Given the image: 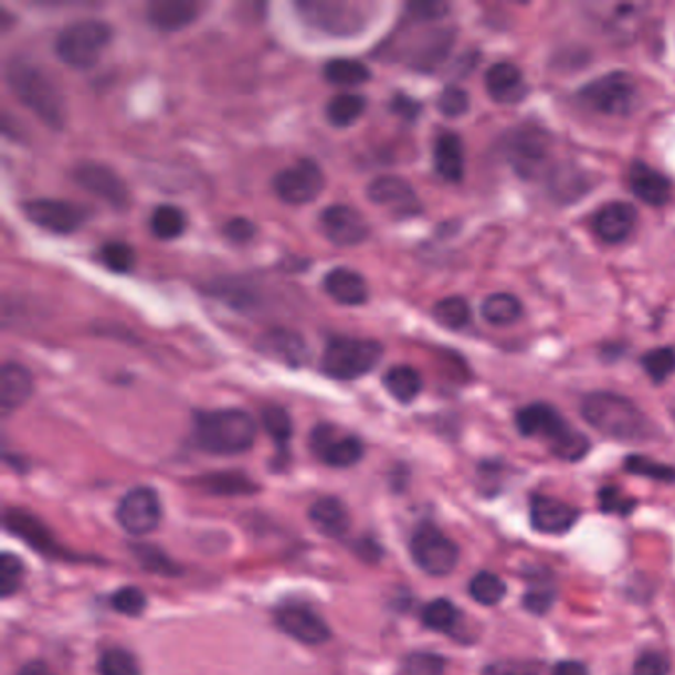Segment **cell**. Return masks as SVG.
<instances>
[{
  "label": "cell",
  "mask_w": 675,
  "mask_h": 675,
  "mask_svg": "<svg viewBox=\"0 0 675 675\" xmlns=\"http://www.w3.org/2000/svg\"><path fill=\"white\" fill-rule=\"evenodd\" d=\"M515 424L524 436L547 442L552 454L565 462H579L590 450L589 437L572 429L551 404L532 402L517 412Z\"/></svg>",
  "instance_id": "cell-3"
},
{
  "label": "cell",
  "mask_w": 675,
  "mask_h": 675,
  "mask_svg": "<svg viewBox=\"0 0 675 675\" xmlns=\"http://www.w3.org/2000/svg\"><path fill=\"white\" fill-rule=\"evenodd\" d=\"M580 102L597 114L626 117L637 104V86L624 72H612L590 82L579 92Z\"/></svg>",
  "instance_id": "cell-9"
},
{
  "label": "cell",
  "mask_w": 675,
  "mask_h": 675,
  "mask_svg": "<svg viewBox=\"0 0 675 675\" xmlns=\"http://www.w3.org/2000/svg\"><path fill=\"white\" fill-rule=\"evenodd\" d=\"M7 84L20 104L39 115L44 124L62 129L66 124V104L56 82L24 57H12L7 64Z\"/></svg>",
  "instance_id": "cell-2"
},
{
  "label": "cell",
  "mask_w": 675,
  "mask_h": 675,
  "mask_svg": "<svg viewBox=\"0 0 675 675\" xmlns=\"http://www.w3.org/2000/svg\"><path fill=\"white\" fill-rule=\"evenodd\" d=\"M324 76L334 86H361L369 82L371 70L352 57H334L325 64Z\"/></svg>",
  "instance_id": "cell-31"
},
{
  "label": "cell",
  "mask_w": 675,
  "mask_h": 675,
  "mask_svg": "<svg viewBox=\"0 0 675 675\" xmlns=\"http://www.w3.org/2000/svg\"><path fill=\"white\" fill-rule=\"evenodd\" d=\"M529 514L532 529L547 535L571 531L580 517L577 507L551 495H532Z\"/></svg>",
  "instance_id": "cell-18"
},
{
  "label": "cell",
  "mask_w": 675,
  "mask_h": 675,
  "mask_svg": "<svg viewBox=\"0 0 675 675\" xmlns=\"http://www.w3.org/2000/svg\"><path fill=\"white\" fill-rule=\"evenodd\" d=\"M307 27L329 36H355L367 24L365 9L355 2L342 0H302L295 4Z\"/></svg>",
  "instance_id": "cell-8"
},
{
  "label": "cell",
  "mask_w": 675,
  "mask_h": 675,
  "mask_svg": "<svg viewBox=\"0 0 675 675\" xmlns=\"http://www.w3.org/2000/svg\"><path fill=\"white\" fill-rule=\"evenodd\" d=\"M642 367L647 372V377L654 382H664L675 372V349L674 347H660L652 349L642 357Z\"/></svg>",
  "instance_id": "cell-38"
},
{
  "label": "cell",
  "mask_w": 675,
  "mask_h": 675,
  "mask_svg": "<svg viewBox=\"0 0 675 675\" xmlns=\"http://www.w3.org/2000/svg\"><path fill=\"white\" fill-rule=\"evenodd\" d=\"M309 519L327 537H342L351 527L347 507L335 497L317 499L309 509Z\"/></svg>",
  "instance_id": "cell-28"
},
{
  "label": "cell",
  "mask_w": 675,
  "mask_h": 675,
  "mask_svg": "<svg viewBox=\"0 0 675 675\" xmlns=\"http://www.w3.org/2000/svg\"><path fill=\"white\" fill-rule=\"evenodd\" d=\"M462 622V614L457 610L454 602H450L446 599H436L429 602L424 609H422V624L440 632V634H454Z\"/></svg>",
  "instance_id": "cell-32"
},
{
  "label": "cell",
  "mask_w": 675,
  "mask_h": 675,
  "mask_svg": "<svg viewBox=\"0 0 675 675\" xmlns=\"http://www.w3.org/2000/svg\"><path fill=\"white\" fill-rule=\"evenodd\" d=\"M551 675H589V669L580 662L567 660V662H559L557 666L552 667Z\"/></svg>",
  "instance_id": "cell-52"
},
{
  "label": "cell",
  "mask_w": 675,
  "mask_h": 675,
  "mask_svg": "<svg viewBox=\"0 0 675 675\" xmlns=\"http://www.w3.org/2000/svg\"><path fill=\"white\" fill-rule=\"evenodd\" d=\"M200 4L192 0H151L145 7L147 20L155 29L179 30L199 17Z\"/></svg>",
  "instance_id": "cell-25"
},
{
  "label": "cell",
  "mask_w": 675,
  "mask_h": 675,
  "mask_svg": "<svg viewBox=\"0 0 675 675\" xmlns=\"http://www.w3.org/2000/svg\"><path fill=\"white\" fill-rule=\"evenodd\" d=\"M117 521L131 535H147L161 524V502L151 487H134L117 505Z\"/></svg>",
  "instance_id": "cell-13"
},
{
  "label": "cell",
  "mask_w": 675,
  "mask_h": 675,
  "mask_svg": "<svg viewBox=\"0 0 675 675\" xmlns=\"http://www.w3.org/2000/svg\"><path fill=\"white\" fill-rule=\"evenodd\" d=\"M382 359V345L375 339L337 335L325 345L321 369L337 381H355L371 372Z\"/></svg>",
  "instance_id": "cell-5"
},
{
  "label": "cell",
  "mask_w": 675,
  "mask_h": 675,
  "mask_svg": "<svg viewBox=\"0 0 675 675\" xmlns=\"http://www.w3.org/2000/svg\"><path fill=\"white\" fill-rule=\"evenodd\" d=\"M112 607L115 612L125 614V616H139L144 614L145 607H147V597L141 589L137 587H125L114 592L112 597Z\"/></svg>",
  "instance_id": "cell-43"
},
{
  "label": "cell",
  "mask_w": 675,
  "mask_h": 675,
  "mask_svg": "<svg viewBox=\"0 0 675 675\" xmlns=\"http://www.w3.org/2000/svg\"><path fill=\"white\" fill-rule=\"evenodd\" d=\"M437 109L446 117H460L470 109V96L462 87L447 86L437 97Z\"/></svg>",
  "instance_id": "cell-45"
},
{
  "label": "cell",
  "mask_w": 675,
  "mask_h": 675,
  "mask_svg": "<svg viewBox=\"0 0 675 675\" xmlns=\"http://www.w3.org/2000/svg\"><path fill=\"white\" fill-rule=\"evenodd\" d=\"M446 660L437 654H412L404 662V675H442Z\"/></svg>",
  "instance_id": "cell-44"
},
{
  "label": "cell",
  "mask_w": 675,
  "mask_h": 675,
  "mask_svg": "<svg viewBox=\"0 0 675 675\" xmlns=\"http://www.w3.org/2000/svg\"><path fill=\"white\" fill-rule=\"evenodd\" d=\"M432 315H434V319H436L437 324L442 325V327H446V329H454V331L464 329V327L472 321V309H470V304H467L464 297H457V295L440 299V302L434 305Z\"/></svg>",
  "instance_id": "cell-34"
},
{
  "label": "cell",
  "mask_w": 675,
  "mask_h": 675,
  "mask_svg": "<svg viewBox=\"0 0 675 675\" xmlns=\"http://www.w3.org/2000/svg\"><path fill=\"white\" fill-rule=\"evenodd\" d=\"M637 212L627 202H610L594 212L592 230L607 244L626 242L636 229Z\"/></svg>",
  "instance_id": "cell-19"
},
{
  "label": "cell",
  "mask_w": 675,
  "mask_h": 675,
  "mask_svg": "<svg viewBox=\"0 0 675 675\" xmlns=\"http://www.w3.org/2000/svg\"><path fill=\"white\" fill-rule=\"evenodd\" d=\"M22 210L32 224L54 234H72L86 222V210L67 200H29L22 204Z\"/></svg>",
  "instance_id": "cell-12"
},
{
  "label": "cell",
  "mask_w": 675,
  "mask_h": 675,
  "mask_svg": "<svg viewBox=\"0 0 675 675\" xmlns=\"http://www.w3.org/2000/svg\"><path fill=\"white\" fill-rule=\"evenodd\" d=\"M524 315V305L514 294H492L482 304V317L487 324L505 327L511 325Z\"/></svg>",
  "instance_id": "cell-30"
},
{
  "label": "cell",
  "mask_w": 675,
  "mask_h": 675,
  "mask_svg": "<svg viewBox=\"0 0 675 675\" xmlns=\"http://www.w3.org/2000/svg\"><path fill=\"white\" fill-rule=\"evenodd\" d=\"M262 422H264L267 434L274 437L277 446H287V442L292 437V419H289L287 410L272 404L262 412Z\"/></svg>",
  "instance_id": "cell-41"
},
{
  "label": "cell",
  "mask_w": 675,
  "mask_h": 675,
  "mask_svg": "<svg viewBox=\"0 0 675 675\" xmlns=\"http://www.w3.org/2000/svg\"><path fill=\"white\" fill-rule=\"evenodd\" d=\"M485 89L497 104L514 105L524 102L529 86L519 67L511 62H497L485 72Z\"/></svg>",
  "instance_id": "cell-20"
},
{
  "label": "cell",
  "mask_w": 675,
  "mask_h": 675,
  "mask_svg": "<svg viewBox=\"0 0 675 675\" xmlns=\"http://www.w3.org/2000/svg\"><path fill=\"white\" fill-rule=\"evenodd\" d=\"M580 414L592 429L619 442H646L656 436V426L644 410L616 392H592L584 397Z\"/></svg>",
  "instance_id": "cell-1"
},
{
  "label": "cell",
  "mask_w": 675,
  "mask_h": 675,
  "mask_svg": "<svg viewBox=\"0 0 675 675\" xmlns=\"http://www.w3.org/2000/svg\"><path fill=\"white\" fill-rule=\"evenodd\" d=\"M276 624L284 634L307 646H319L331 637L327 622L304 604H286L277 609Z\"/></svg>",
  "instance_id": "cell-16"
},
{
  "label": "cell",
  "mask_w": 675,
  "mask_h": 675,
  "mask_svg": "<svg viewBox=\"0 0 675 675\" xmlns=\"http://www.w3.org/2000/svg\"><path fill=\"white\" fill-rule=\"evenodd\" d=\"M34 381L29 369L19 362H4L0 371V412L9 416L32 397Z\"/></svg>",
  "instance_id": "cell-24"
},
{
  "label": "cell",
  "mask_w": 675,
  "mask_h": 675,
  "mask_svg": "<svg viewBox=\"0 0 675 675\" xmlns=\"http://www.w3.org/2000/svg\"><path fill=\"white\" fill-rule=\"evenodd\" d=\"M624 467H626V472L634 474V476L650 477V479L667 482V484L675 482V467L660 464L656 460H650L646 456L626 457Z\"/></svg>",
  "instance_id": "cell-40"
},
{
  "label": "cell",
  "mask_w": 675,
  "mask_h": 675,
  "mask_svg": "<svg viewBox=\"0 0 675 675\" xmlns=\"http://www.w3.org/2000/svg\"><path fill=\"white\" fill-rule=\"evenodd\" d=\"M324 287L327 294L334 297L337 304L361 305L369 297L367 282L361 274L349 267H335L324 280Z\"/></svg>",
  "instance_id": "cell-27"
},
{
  "label": "cell",
  "mask_w": 675,
  "mask_h": 675,
  "mask_svg": "<svg viewBox=\"0 0 675 675\" xmlns=\"http://www.w3.org/2000/svg\"><path fill=\"white\" fill-rule=\"evenodd\" d=\"M197 446L217 456L242 454L256 442V422L240 409L209 410L194 419Z\"/></svg>",
  "instance_id": "cell-4"
},
{
  "label": "cell",
  "mask_w": 675,
  "mask_h": 675,
  "mask_svg": "<svg viewBox=\"0 0 675 675\" xmlns=\"http://www.w3.org/2000/svg\"><path fill=\"white\" fill-rule=\"evenodd\" d=\"M392 109L397 112V114L404 115V117H416L419 115L420 105L416 102H412L409 97L399 96L394 97V102H392Z\"/></svg>",
  "instance_id": "cell-53"
},
{
  "label": "cell",
  "mask_w": 675,
  "mask_h": 675,
  "mask_svg": "<svg viewBox=\"0 0 675 675\" xmlns=\"http://www.w3.org/2000/svg\"><path fill=\"white\" fill-rule=\"evenodd\" d=\"M600 507H602V511H607V514L630 515L632 514V509L636 507V502L622 494L619 487L609 485V487H604V489L600 492Z\"/></svg>",
  "instance_id": "cell-48"
},
{
  "label": "cell",
  "mask_w": 675,
  "mask_h": 675,
  "mask_svg": "<svg viewBox=\"0 0 675 675\" xmlns=\"http://www.w3.org/2000/svg\"><path fill=\"white\" fill-rule=\"evenodd\" d=\"M409 10L414 19L434 20L442 19L446 14L447 4H442V2H414V4H409Z\"/></svg>",
  "instance_id": "cell-51"
},
{
  "label": "cell",
  "mask_w": 675,
  "mask_h": 675,
  "mask_svg": "<svg viewBox=\"0 0 675 675\" xmlns=\"http://www.w3.org/2000/svg\"><path fill=\"white\" fill-rule=\"evenodd\" d=\"M367 102L359 94H339L327 104V119L335 127H349L365 114Z\"/></svg>",
  "instance_id": "cell-35"
},
{
  "label": "cell",
  "mask_w": 675,
  "mask_h": 675,
  "mask_svg": "<svg viewBox=\"0 0 675 675\" xmlns=\"http://www.w3.org/2000/svg\"><path fill=\"white\" fill-rule=\"evenodd\" d=\"M505 161L511 165L515 175L525 181H539L551 177V139L539 127L524 125L505 137Z\"/></svg>",
  "instance_id": "cell-7"
},
{
  "label": "cell",
  "mask_w": 675,
  "mask_h": 675,
  "mask_svg": "<svg viewBox=\"0 0 675 675\" xmlns=\"http://www.w3.org/2000/svg\"><path fill=\"white\" fill-rule=\"evenodd\" d=\"M97 260L115 274H127L135 266L134 247L125 242H107L99 247Z\"/></svg>",
  "instance_id": "cell-37"
},
{
  "label": "cell",
  "mask_w": 675,
  "mask_h": 675,
  "mask_svg": "<svg viewBox=\"0 0 675 675\" xmlns=\"http://www.w3.org/2000/svg\"><path fill=\"white\" fill-rule=\"evenodd\" d=\"M309 444H312L315 456L331 467L355 466L365 454V447L359 437L352 434H341L331 424L315 426Z\"/></svg>",
  "instance_id": "cell-14"
},
{
  "label": "cell",
  "mask_w": 675,
  "mask_h": 675,
  "mask_svg": "<svg viewBox=\"0 0 675 675\" xmlns=\"http://www.w3.org/2000/svg\"><path fill=\"white\" fill-rule=\"evenodd\" d=\"M22 579H24V567H22L19 557H14L10 552H2V557H0V594L4 599L12 597L22 587Z\"/></svg>",
  "instance_id": "cell-42"
},
{
  "label": "cell",
  "mask_w": 675,
  "mask_h": 675,
  "mask_svg": "<svg viewBox=\"0 0 675 675\" xmlns=\"http://www.w3.org/2000/svg\"><path fill=\"white\" fill-rule=\"evenodd\" d=\"M149 226H151V232L157 239H179L187 229V217L179 207L161 204V207L152 210Z\"/></svg>",
  "instance_id": "cell-33"
},
{
  "label": "cell",
  "mask_w": 675,
  "mask_h": 675,
  "mask_svg": "<svg viewBox=\"0 0 675 675\" xmlns=\"http://www.w3.org/2000/svg\"><path fill=\"white\" fill-rule=\"evenodd\" d=\"M505 594H507L505 580L494 572H477L476 577L470 582V597L482 607L499 604L505 599Z\"/></svg>",
  "instance_id": "cell-36"
},
{
  "label": "cell",
  "mask_w": 675,
  "mask_h": 675,
  "mask_svg": "<svg viewBox=\"0 0 675 675\" xmlns=\"http://www.w3.org/2000/svg\"><path fill=\"white\" fill-rule=\"evenodd\" d=\"M99 675H141L139 664L134 654H129L124 647H112L104 652L97 664Z\"/></svg>",
  "instance_id": "cell-39"
},
{
  "label": "cell",
  "mask_w": 675,
  "mask_h": 675,
  "mask_svg": "<svg viewBox=\"0 0 675 675\" xmlns=\"http://www.w3.org/2000/svg\"><path fill=\"white\" fill-rule=\"evenodd\" d=\"M319 229L337 246H355L369 236V222L347 204H331L319 214Z\"/></svg>",
  "instance_id": "cell-15"
},
{
  "label": "cell",
  "mask_w": 675,
  "mask_h": 675,
  "mask_svg": "<svg viewBox=\"0 0 675 675\" xmlns=\"http://www.w3.org/2000/svg\"><path fill=\"white\" fill-rule=\"evenodd\" d=\"M204 487H209L214 494H246L252 492L254 485L244 476L236 474H219V476L207 477Z\"/></svg>",
  "instance_id": "cell-47"
},
{
  "label": "cell",
  "mask_w": 675,
  "mask_h": 675,
  "mask_svg": "<svg viewBox=\"0 0 675 675\" xmlns=\"http://www.w3.org/2000/svg\"><path fill=\"white\" fill-rule=\"evenodd\" d=\"M627 184L637 199L650 207H664L672 199V182L646 162H634L627 171Z\"/></svg>",
  "instance_id": "cell-23"
},
{
  "label": "cell",
  "mask_w": 675,
  "mask_h": 675,
  "mask_svg": "<svg viewBox=\"0 0 675 675\" xmlns=\"http://www.w3.org/2000/svg\"><path fill=\"white\" fill-rule=\"evenodd\" d=\"M367 197L399 214H416L420 210L419 197L409 182L400 177H379L367 187Z\"/></svg>",
  "instance_id": "cell-22"
},
{
  "label": "cell",
  "mask_w": 675,
  "mask_h": 675,
  "mask_svg": "<svg viewBox=\"0 0 675 675\" xmlns=\"http://www.w3.org/2000/svg\"><path fill=\"white\" fill-rule=\"evenodd\" d=\"M434 167L437 175L447 182H460L466 172L464 144L456 134L446 131L437 135L434 144Z\"/></svg>",
  "instance_id": "cell-26"
},
{
  "label": "cell",
  "mask_w": 675,
  "mask_h": 675,
  "mask_svg": "<svg viewBox=\"0 0 675 675\" xmlns=\"http://www.w3.org/2000/svg\"><path fill=\"white\" fill-rule=\"evenodd\" d=\"M410 555L426 574L446 577L456 569L460 549L436 525L424 524L412 535Z\"/></svg>",
  "instance_id": "cell-10"
},
{
  "label": "cell",
  "mask_w": 675,
  "mask_h": 675,
  "mask_svg": "<svg viewBox=\"0 0 675 675\" xmlns=\"http://www.w3.org/2000/svg\"><path fill=\"white\" fill-rule=\"evenodd\" d=\"M112 40V29L104 20L84 19L67 24L57 34L56 54L66 66L87 70L96 66Z\"/></svg>",
  "instance_id": "cell-6"
},
{
  "label": "cell",
  "mask_w": 675,
  "mask_h": 675,
  "mask_svg": "<svg viewBox=\"0 0 675 675\" xmlns=\"http://www.w3.org/2000/svg\"><path fill=\"white\" fill-rule=\"evenodd\" d=\"M482 675H535L527 672L524 667L515 666V664H494V666L485 667Z\"/></svg>",
  "instance_id": "cell-54"
},
{
  "label": "cell",
  "mask_w": 675,
  "mask_h": 675,
  "mask_svg": "<svg viewBox=\"0 0 675 675\" xmlns=\"http://www.w3.org/2000/svg\"><path fill=\"white\" fill-rule=\"evenodd\" d=\"M224 234H226V239L232 240V242H239V244H244V242H250V240L254 239V234H256V224L252 222V220L247 219H232L229 220V224L224 226Z\"/></svg>",
  "instance_id": "cell-50"
},
{
  "label": "cell",
  "mask_w": 675,
  "mask_h": 675,
  "mask_svg": "<svg viewBox=\"0 0 675 675\" xmlns=\"http://www.w3.org/2000/svg\"><path fill=\"white\" fill-rule=\"evenodd\" d=\"M74 181L86 189L87 192L96 194L99 199L112 204L114 209H125L129 202V191L117 172L99 162H80L74 169Z\"/></svg>",
  "instance_id": "cell-17"
},
{
  "label": "cell",
  "mask_w": 675,
  "mask_h": 675,
  "mask_svg": "<svg viewBox=\"0 0 675 675\" xmlns=\"http://www.w3.org/2000/svg\"><path fill=\"white\" fill-rule=\"evenodd\" d=\"M384 389L389 390L390 397L399 400L402 404H409L416 399L422 390V377L414 367L409 365H397L382 377Z\"/></svg>",
  "instance_id": "cell-29"
},
{
  "label": "cell",
  "mask_w": 675,
  "mask_h": 675,
  "mask_svg": "<svg viewBox=\"0 0 675 675\" xmlns=\"http://www.w3.org/2000/svg\"><path fill=\"white\" fill-rule=\"evenodd\" d=\"M257 351L274 361L284 362L287 367H302L309 359V349L302 335L287 329H270L256 342Z\"/></svg>",
  "instance_id": "cell-21"
},
{
  "label": "cell",
  "mask_w": 675,
  "mask_h": 675,
  "mask_svg": "<svg viewBox=\"0 0 675 675\" xmlns=\"http://www.w3.org/2000/svg\"><path fill=\"white\" fill-rule=\"evenodd\" d=\"M19 675H54L44 662H29L27 666L20 667Z\"/></svg>",
  "instance_id": "cell-55"
},
{
  "label": "cell",
  "mask_w": 675,
  "mask_h": 675,
  "mask_svg": "<svg viewBox=\"0 0 675 675\" xmlns=\"http://www.w3.org/2000/svg\"><path fill=\"white\" fill-rule=\"evenodd\" d=\"M325 187L321 167L312 159H299L280 171L274 179V191L287 204H305L317 199Z\"/></svg>",
  "instance_id": "cell-11"
},
{
  "label": "cell",
  "mask_w": 675,
  "mask_h": 675,
  "mask_svg": "<svg viewBox=\"0 0 675 675\" xmlns=\"http://www.w3.org/2000/svg\"><path fill=\"white\" fill-rule=\"evenodd\" d=\"M552 602H555V589H551L547 582L531 587V589L525 592L524 607L529 612H532V614L549 612Z\"/></svg>",
  "instance_id": "cell-49"
},
{
  "label": "cell",
  "mask_w": 675,
  "mask_h": 675,
  "mask_svg": "<svg viewBox=\"0 0 675 675\" xmlns=\"http://www.w3.org/2000/svg\"><path fill=\"white\" fill-rule=\"evenodd\" d=\"M672 664L662 652L656 650H646L636 657L632 675H669Z\"/></svg>",
  "instance_id": "cell-46"
}]
</instances>
